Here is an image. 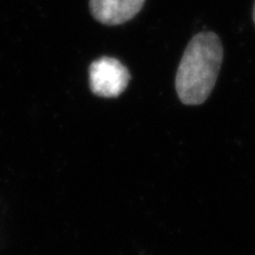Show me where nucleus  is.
<instances>
[{
	"label": "nucleus",
	"mask_w": 255,
	"mask_h": 255,
	"mask_svg": "<svg viewBox=\"0 0 255 255\" xmlns=\"http://www.w3.org/2000/svg\"><path fill=\"white\" fill-rule=\"evenodd\" d=\"M223 47L213 32L196 34L184 51L176 73V91L184 104H202L215 87Z\"/></svg>",
	"instance_id": "obj_1"
},
{
	"label": "nucleus",
	"mask_w": 255,
	"mask_h": 255,
	"mask_svg": "<svg viewBox=\"0 0 255 255\" xmlns=\"http://www.w3.org/2000/svg\"><path fill=\"white\" fill-rule=\"evenodd\" d=\"M90 89L95 95L105 98L119 97L130 82V72L119 59L102 57L89 68Z\"/></svg>",
	"instance_id": "obj_2"
},
{
	"label": "nucleus",
	"mask_w": 255,
	"mask_h": 255,
	"mask_svg": "<svg viewBox=\"0 0 255 255\" xmlns=\"http://www.w3.org/2000/svg\"><path fill=\"white\" fill-rule=\"evenodd\" d=\"M145 0H90L96 20L105 25L127 23L141 11Z\"/></svg>",
	"instance_id": "obj_3"
},
{
	"label": "nucleus",
	"mask_w": 255,
	"mask_h": 255,
	"mask_svg": "<svg viewBox=\"0 0 255 255\" xmlns=\"http://www.w3.org/2000/svg\"><path fill=\"white\" fill-rule=\"evenodd\" d=\"M254 21H255V6H254Z\"/></svg>",
	"instance_id": "obj_4"
}]
</instances>
